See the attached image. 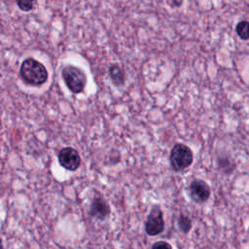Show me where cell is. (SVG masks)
<instances>
[{
  "label": "cell",
  "instance_id": "4fadbf2b",
  "mask_svg": "<svg viewBox=\"0 0 249 249\" xmlns=\"http://www.w3.org/2000/svg\"><path fill=\"white\" fill-rule=\"evenodd\" d=\"M181 3H182V0H171V6H173V7H178V6H180L181 5Z\"/></svg>",
  "mask_w": 249,
  "mask_h": 249
},
{
  "label": "cell",
  "instance_id": "3957f363",
  "mask_svg": "<svg viewBox=\"0 0 249 249\" xmlns=\"http://www.w3.org/2000/svg\"><path fill=\"white\" fill-rule=\"evenodd\" d=\"M194 160L193 151L185 144L177 143L173 146L169 155V161L172 169L176 172L188 168Z\"/></svg>",
  "mask_w": 249,
  "mask_h": 249
},
{
  "label": "cell",
  "instance_id": "52a82bcc",
  "mask_svg": "<svg viewBox=\"0 0 249 249\" xmlns=\"http://www.w3.org/2000/svg\"><path fill=\"white\" fill-rule=\"evenodd\" d=\"M89 214L99 220L106 219L110 214V206L101 196H95L90 203Z\"/></svg>",
  "mask_w": 249,
  "mask_h": 249
},
{
  "label": "cell",
  "instance_id": "8992f818",
  "mask_svg": "<svg viewBox=\"0 0 249 249\" xmlns=\"http://www.w3.org/2000/svg\"><path fill=\"white\" fill-rule=\"evenodd\" d=\"M189 193H190L191 198L195 202L202 203L209 198L210 188L205 181L196 179L191 183L189 187Z\"/></svg>",
  "mask_w": 249,
  "mask_h": 249
},
{
  "label": "cell",
  "instance_id": "30bf717a",
  "mask_svg": "<svg viewBox=\"0 0 249 249\" xmlns=\"http://www.w3.org/2000/svg\"><path fill=\"white\" fill-rule=\"evenodd\" d=\"M178 226H179V229L182 232L188 233L191 231L193 225H192L191 219L188 216L181 214L178 218Z\"/></svg>",
  "mask_w": 249,
  "mask_h": 249
},
{
  "label": "cell",
  "instance_id": "277c9868",
  "mask_svg": "<svg viewBox=\"0 0 249 249\" xmlns=\"http://www.w3.org/2000/svg\"><path fill=\"white\" fill-rule=\"evenodd\" d=\"M164 230L163 215L159 205H154L145 222V231L148 235L156 236Z\"/></svg>",
  "mask_w": 249,
  "mask_h": 249
},
{
  "label": "cell",
  "instance_id": "8fae6325",
  "mask_svg": "<svg viewBox=\"0 0 249 249\" xmlns=\"http://www.w3.org/2000/svg\"><path fill=\"white\" fill-rule=\"evenodd\" d=\"M18 8L23 12H29L33 9L34 3L37 0H16Z\"/></svg>",
  "mask_w": 249,
  "mask_h": 249
},
{
  "label": "cell",
  "instance_id": "7a4b0ae2",
  "mask_svg": "<svg viewBox=\"0 0 249 249\" xmlns=\"http://www.w3.org/2000/svg\"><path fill=\"white\" fill-rule=\"evenodd\" d=\"M61 76L66 87L73 93L82 92L87 85L88 79L85 71L77 66H65L62 69Z\"/></svg>",
  "mask_w": 249,
  "mask_h": 249
},
{
  "label": "cell",
  "instance_id": "7c38bea8",
  "mask_svg": "<svg viewBox=\"0 0 249 249\" xmlns=\"http://www.w3.org/2000/svg\"><path fill=\"white\" fill-rule=\"evenodd\" d=\"M153 248H160V247H163V248H171V244L167 243L166 241H158L156 243H154L152 245Z\"/></svg>",
  "mask_w": 249,
  "mask_h": 249
},
{
  "label": "cell",
  "instance_id": "5bb4252c",
  "mask_svg": "<svg viewBox=\"0 0 249 249\" xmlns=\"http://www.w3.org/2000/svg\"><path fill=\"white\" fill-rule=\"evenodd\" d=\"M2 247H3V244H2V240L0 238V248H2Z\"/></svg>",
  "mask_w": 249,
  "mask_h": 249
},
{
  "label": "cell",
  "instance_id": "ba28073f",
  "mask_svg": "<svg viewBox=\"0 0 249 249\" xmlns=\"http://www.w3.org/2000/svg\"><path fill=\"white\" fill-rule=\"evenodd\" d=\"M109 75L111 81L116 87H120L124 84V71L118 64H113L109 67Z\"/></svg>",
  "mask_w": 249,
  "mask_h": 249
},
{
  "label": "cell",
  "instance_id": "9c48e42d",
  "mask_svg": "<svg viewBox=\"0 0 249 249\" xmlns=\"http://www.w3.org/2000/svg\"><path fill=\"white\" fill-rule=\"evenodd\" d=\"M235 31L240 39L248 40L249 39V21L247 20L239 21L236 24Z\"/></svg>",
  "mask_w": 249,
  "mask_h": 249
},
{
  "label": "cell",
  "instance_id": "6da1fadb",
  "mask_svg": "<svg viewBox=\"0 0 249 249\" xmlns=\"http://www.w3.org/2000/svg\"><path fill=\"white\" fill-rule=\"evenodd\" d=\"M19 74L24 83L37 87L45 84L49 77V73L45 65L32 57L25 58L21 62Z\"/></svg>",
  "mask_w": 249,
  "mask_h": 249
},
{
  "label": "cell",
  "instance_id": "5b68a950",
  "mask_svg": "<svg viewBox=\"0 0 249 249\" xmlns=\"http://www.w3.org/2000/svg\"><path fill=\"white\" fill-rule=\"evenodd\" d=\"M57 159L60 165L70 171L77 170L81 165V157L79 153L71 147L62 148L57 155Z\"/></svg>",
  "mask_w": 249,
  "mask_h": 249
}]
</instances>
